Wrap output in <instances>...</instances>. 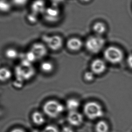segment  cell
I'll list each match as a JSON object with an SVG mask.
<instances>
[{"instance_id":"cell-1","label":"cell","mask_w":132,"mask_h":132,"mask_svg":"<svg viewBox=\"0 0 132 132\" xmlns=\"http://www.w3.org/2000/svg\"><path fill=\"white\" fill-rule=\"evenodd\" d=\"M15 72L17 80L22 82L31 79L35 71L31 63L23 59L21 63L15 67Z\"/></svg>"},{"instance_id":"cell-2","label":"cell","mask_w":132,"mask_h":132,"mask_svg":"<svg viewBox=\"0 0 132 132\" xmlns=\"http://www.w3.org/2000/svg\"><path fill=\"white\" fill-rule=\"evenodd\" d=\"M43 110L48 117L56 118L64 111V107L57 101L50 100L44 103Z\"/></svg>"},{"instance_id":"cell-3","label":"cell","mask_w":132,"mask_h":132,"mask_svg":"<svg viewBox=\"0 0 132 132\" xmlns=\"http://www.w3.org/2000/svg\"><path fill=\"white\" fill-rule=\"evenodd\" d=\"M83 111L86 117L92 120L98 119L104 115L102 106L98 103L94 101L86 104L83 108Z\"/></svg>"},{"instance_id":"cell-4","label":"cell","mask_w":132,"mask_h":132,"mask_svg":"<svg viewBox=\"0 0 132 132\" xmlns=\"http://www.w3.org/2000/svg\"><path fill=\"white\" fill-rule=\"evenodd\" d=\"M105 59L112 64H117L121 62L123 59V53L119 48L116 46H110L104 53Z\"/></svg>"},{"instance_id":"cell-5","label":"cell","mask_w":132,"mask_h":132,"mask_svg":"<svg viewBox=\"0 0 132 132\" xmlns=\"http://www.w3.org/2000/svg\"><path fill=\"white\" fill-rule=\"evenodd\" d=\"M105 44V40L100 35L89 37L86 42V47L88 51L92 53H97L101 51Z\"/></svg>"},{"instance_id":"cell-6","label":"cell","mask_w":132,"mask_h":132,"mask_svg":"<svg viewBox=\"0 0 132 132\" xmlns=\"http://www.w3.org/2000/svg\"><path fill=\"white\" fill-rule=\"evenodd\" d=\"M43 42L46 45L48 49L53 51H57L62 48L63 41L62 38L58 35H43Z\"/></svg>"},{"instance_id":"cell-7","label":"cell","mask_w":132,"mask_h":132,"mask_svg":"<svg viewBox=\"0 0 132 132\" xmlns=\"http://www.w3.org/2000/svg\"><path fill=\"white\" fill-rule=\"evenodd\" d=\"M42 16L46 22L48 23H54L60 20V11L59 7L50 6L47 7Z\"/></svg>"},{"instance_id":"cell-8","label":"cell","mask_w":132,"mask_h":132,"mask_svg":"<svg viewBox=\"0 0 132 132\" xmlns=\"http://www.w3.org/2000/svg\"><path fill=\"white\" fill-rule=\"evenodd\" d=\"M48 49L43 42H37L31 44L29 50L33 52L38 60L44 58L47 55Z\"/></svg>"},{"instance_id":"cell-9","label":"cell","mask_w":132,"mask_h":132,"mask_svg":"<svg viewBox=\"0 0 132 132\" xmlns=\"http://www.w3.org/2000/svg\"><path fill=\"white\" fill-rule=\"evenodd\" d=\"M47 8L45 0H34L30 6V12L39 16L44 14Z\"/></svg>"},{"instance_id":"cell-10","label":"cell","mask_w":132,"mask_h":132,"mask_svg":"<svg viewBox=\"0 0 132 132\" xmlns=\"http://www.w3.org/2000/svg\"><path fill=\"white\" fill-rule=\"evenodd\" d=\"M67 119L70 125L74 126L81 125L83 122V116L77 111L69 112Z\"/></svg>"},{"instance_id":"cell-11","label":"cell","mask_w":132,"mask_h":132,"mask_svg":"<svg viewBox=\"0 0 132 132\" xmlns=\"http://www.w3.org/2000/svg\"><path fill=\"white\" fill-rule=\"evenodd\" d=\"M90 68L92 72L97 75L103 73L106 69V65L101 59H96L92 62Z\"/></svg>"},{"instance_id":"cell-12","label":"cell","mask_w":132,"mask_h":132,"mask_svg":"<svg viewBox=\"0 0 132 132\" xmlns=\"http://www.w3.org/2000/svg\"><path fill=\"white\" fill-rule=\"evenodd\" d=\"M82 41L77 38H72L67 42V46L69 50L72 51H77L82 47Z\"/></svg>"},{"instance_id":"cell-13","label":"cell","mask_w":132,"mask_h":132,"mask_svg":"<svg viewBox=\"0 0 132 132\" xmlns=\"http://www.w3.org/2000/svg\"><path fill=\"white\" fill-rule=\"evenodd\" d=\"M31 119L34 123L38 126L42 125L45 122L44 116L39 111L34 112L31 116Z\"/></svg>"},{"instance_id":"cell-14","label":"cell","mask_w":132,"mask_h":132,"mask_svg":"<svg viewBox=\"0 0 132 132\" xmlns=\"http://www.w3.org/2000/svg\"><path fill=\"white\" fill-rule=\"evenodd\" d=\"M13 5L10 0H0V13L6 14L11 11Z\"/></svg>"},{"instance_id":"cell-15","label":"cell","mask_w":132,"mask_h":132,"mask_svg":"<svg viewBox=\"0 0 132 132\" xmlns=\"http://www.w3.org/2000/svg\"><path fill=\"white\" fill-rule=\"evenodd\" d=\"M80 105L79 101L74 98L68 99L66 102V107L69 112L77 111Z\"/></svg>"},{"instance_id":"cell-16","label":"cell","mask_w":132,"mask_h":132,"mask_svg":"<svg viewBox=\"0 0 132 132\" xmlns=\"http://www.w3.org/2000/svg\"><path fill=\"white\" fill-rule=\"evenodd\" d=\"M12 75V72L9 69L5 67L0 68V81H7L11 78Z\"/></svg>"},{"instance_id":"cell-17","label":"cell","mask_w":132,"mask_h":132,"mask_svg":"<svg viewBox=\"0 0 132 132\" xmlns=\"http://www.w3.org/2000/svg\"><path fill=\"white\" fill-rule=\"evenodd\" d=\"M4 54L7 59L10 60H14L19 56L18 50L13 47H9L5 50Z\"/></svg>"},{"instance_id":"cell-18","label":"cell","mask_w":132,"mask_h":132,"mask_svg":"<svg viewBox=\"0 0 132 132\" xmlns=\"http://www.w3.org/2000/svg\"><path fill=\"white\" fill-rule=\"evenodd\" d=\"M93 29L96 35L100 36L105 33L106 30V27L102 22H97L93 26Z\"/></svg>"},{"instance_id":"cell-19","label":"cell","mask_w":132,"mask_h":132,"mask_svg":"<svg viewBox=\"0 0 132 132\" xmlns=\"http://www.w3.org/2000/svg\"><path fill=\"white\" fill-rule=\"evenodd\" d=\"M40 68L42 72L45 73H50L54 69V65L51 62L44 61L40 64Z\"/></svg>"},{"instance_id":"cell-20","label":"cell","mask_w":132,"mask_h":132,"mask_svg":"<svg viewBox=\"0 0 132 132\" xmlns=\"http://www.w3.org/2000/svg\"><path fill=\"white\" fill-rule=\"evenodd\" d=\"M95 129L96 132H108L109 127L105 121L101 120L97 122Z\"/></svg>"},{"instance_id":"cell-21","label":"cell","mask_w":132,"mask_h":132,"mask_svg":"<svg viewBox=\"0 0 132 132\" xmlns=\"http://www.w3.org/2000/svg\"><path fill=\"white\" fill-rule=\"evenodd\" d=\"M24 59L28 62H30L31 64L33 62H35L37 60L35 54L30 50H29L27 52H26V53L25 54Z\"/></svg>"},{"instance_id":"cell-22","label":"cell","mask_w":132,"mask_h":132,"mask_svg":"<svg viewBox=\"0 0 132 132\" xmlns=\"http://www.w3.org/2000/svg\"><path fill=\"white\" fill-rule=\"evenodd\" d=\"M39 16L32 12H30L27 16V20L30 24H35L38 21Z\"/></svg>"},{"instance_id":"cell-23","label":"cell","mask_w":132,"mask_h":132,"mask_svg":"<svg viewBox=\"0 0 132 132\" xmlns=\"http://www.w3.org/2000/svg\"><path fill=\"white\" fill-rule=\"evenodd\" d=\"M29 0H11L12 4L14 6L18 7H22L26 6Z\"/></svg>"},{"instance_id":"cell-24","label":"cell","mask_w":132,"mask_h":132,"mask_svg":"<svg viewBox=\"0 0 132 132\" xmlns=\"http://www.w3.org/2000/svg\"><path fill=\"white\" fill-rule=\"evenodd\" d=\"M95 78L94 73L93 72H86L85 73L84 75V78L87 81H93Z\"/></svg>"},{"instance_id":"cell-25","label":"cell","mask_w":132,"mask_h":132,"mask_svg":"<svg viewBox=\"0 0 132 132\" xmlns=\"http://www.w3.org/2000/svg\"><path fill=\"white\" fill-rule=\"evenodd\" d=\"M42 132H59V130L56 127L50 125L44 128Z\"/></svg>"},{"instance_id":"cell-26","label":"cell","mask_w":132,"mask_h":132,"mask_svg":"<svg viewBox=\"0 0 132 132\" xmlns=\"http://www.w3.org/2000/svg\"><path fill=\"white\" fill-rule=\"evenodd\" d=\"M50 1L51 3L52 6H56V7H59V5L63 1V0H50Z\"/></svg>"},{"instance_id":"cell-27","label":"cell","mask_w":132,"mask_h":132,"mask_svg":"<svg viewBox=\"0 0 132 132\" xmlns=\"http://www.w3.org/2000/svg\"><path fill=\"white\" fill-rule=\"evenodd\" d=\"M127 62L129 67L132 69V54L128 55L127 59Z\"/></svg>"},{"instance_id":"cell-28","label":"cell","mask_w":132,"mask_h":132,"mask_svg":"<svg viewBox=\"0 0 132 132\" xmlns=\"http://www.w3.org/2000/svg\"><path fill=\"white\" fill-rule=\"evenodd\" d=\"M61 132H74L73 130L69 127H65L62 128Z\"/></svg>"},{"instance_id":"cell-29","label":"cell","mask_w":132,"mask_h":132,"mask_svg":"<svg viewBox=\"0 0 132 132\" xmlns=\"http://www.w3.org/2000/svg\"><path fill=\"white\" fill-rule=\"evenodd\" d=\"M10 132H26L24 130L21 128H15L11 130Z\"/></svg>"},{"instance_id":"cell-30","label":"cell","mask_w":132,"mask_h":132,"mask_svg":"<svg viewBox=\"0 0 132 132\" xmlns=\"http://www.w3.org/2000/svg\"><path fill=\"white\" fill-rule=\"evenodd\" d=\"M81 2H89L90 0H80Z\"/></svg>"}]
</instances>
